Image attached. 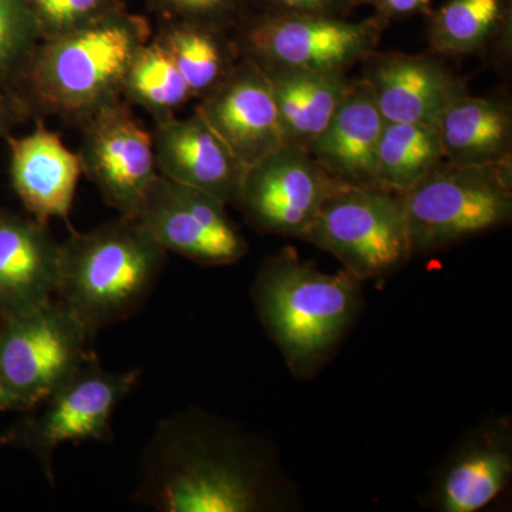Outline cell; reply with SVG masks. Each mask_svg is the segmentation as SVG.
Instances as JSON below:
<instances>
[{"label": "cell", "instance_id": "obj_1", "mask_svg": "<svg viewBox=\"0 0 512 512\" xmlns=\"http://www.w3.org/2000/svg\"><path fill=\"white\" fill-rule=\"evenodd\" d=\"M138 500L164 512H264L295 504L291 481L255 437L201 412L165 420Z\"/></svg>", "mask_w": 512, "mask_h": 512}, {"label": "cell", "instance_id": "obj_2", "mask_svg": "<svg viewBox=\"0 0 512 512\" xmlns=\"http://www.w3.org/2000/svg\"><path fill=\"white\" fill-rule=\"evenodd\" d=\"M363 282L345 269L328 274L285 248L262 262L252 286L258 318L298 380L318 375L355 325Z\"/></svg>", "mask_w": 512, "mask_h": 512}, {"label": "cell", "instance_id": "obj_3", "mask_svg": "<svg viewBox=\"0 0 512 512\" xmlns=\"http://www.w3.org/2000/svg\"><path fill=\"white\" fill-rule=\"evenodd\" d=\"M153 33L146 16L123 9L42 40L23 74L19 97L35 119L56 116L82 126L103 107L123 99L128 66Z\"/></svg>", "mask_w": 512, "mask_h": 512}, {"label": "cell", "instance_id": "obj_4", "mask_svg": "<svg viewBox=\"0 0 512 512\" xmlns=\"http://www.w3.org/2000/svg\"><path fill=\"white\" fill-rule=\"evenodd\" d=\"M167 251L136 218L120 215L60 242L57 298L89 335L119 323L147 301Z\"/></svg>", "mask_w": 512, "mask_h": 512}, {"label": "cell", "instance_id": "obj_5", "mask_svg": "<svg viewBox=\"0 0 512 512\" xmlns=\"http://www.w3.org/2000/svg\"><path fill=\"white\" fill-rule=\"evenodd\" d=\"M402 195L413 255L443 251L510 224L512 164L441 161Z\"/></svg>", "mask_w": 512, "mask_h": 512}, {"label": "cell", "instance_id": "obj_6", "mask_svg": "<svg viewBox=\"0 0 512 512\" xmlns=\"http://www.w3.org/2000/svg\"><path fill=\"white\" fill-rule=\"evenodd\" d=\"M302 239L362 282L393 274L414 256L403 195L379 185H336Z\"/></svg>", "mask_w": 512, "mask_h": 512}, {"label": "cell", "instance_id": "obj_7", "mask_svg": "<svg viewBox=\"0 0 512 512\" xmlns=\"http://www.w3.org/2000/svg\"><path fill=\"white\" fill-rule=\"evenodd\" d=\"M384 26L376 16L355 22L339 16L252 12L234 30V40L239 55L264 70L348 73L375 52Z\"/></svg>", "mask_w": 512, "mask_h": 512}, {"label": "cell", "instance_id": "obj_8", "mask_svg": "<svg viewBox=\"0 0 512 512\" xmlns=\"http://www.w3.org/2000/svg\"><path fill=\"white\" fill-rule=\"evenodd\" d=\"M138 369L116 373L104 369L92 353L25 412L8 440L32 451L53 478V454L60 446L111 439V417L138 383Z\"/></svg>", "mask_w": 512, "mask_h": 512}, {"label": "cell", "instance_id": "obj_9", "mask_svg": "<svg viewBox=\"0 0 512 512\" xmlns=\"http://www.w3.org/2000/svg\"><path fill=\"white\" fill-rule=\"evenodd\" d=\"M90 338L69 308L53 299L25 315L0 320V370L32 407L92 355Z\"/></svg>", "mask_w": 512, "mask_h": 512}, {"label": "cell", "instance_id": "obj_10", "mask_svg": "<svg viewBox=\"0 0 512 512\" xmlns=\"http://www.w3.org/2000/svg\"><path fill=\"white\" fill-rule=\"evenodd\" d=\"M136 220L168 252L207 266L231 265L248 252V242L214 195L158 174Z\"/></svg>", "mask_w": 512, "mask_h": 512}, {"label": "cell", "instance_id": "obj_11", "mask_svg": "<svg viewBox=\"0 0 512 512\" xmlns=\"http://www.w3.org/2000/svg\"><path fill=\"white\" fill-rule=\"evenodd\" d=\"M82 128L77 154L83 174L96 185L107 205L123 217H136L158 175L153 133L123 99L94 113Z\"/></svg>", "mask_w": 512, "mask_h": 512}, {"label": "cell", "instance_id": "obj_12", "mask_svg": "<svg viewBox=\"0 0 512 512\" xmlns=\"http://www.w3.org/2000/svg\"><path fill=\"white\" fill-rule=\"evenodd\" d=\"M336 185L305 148L285 144L249 165L235 207L261 232L302 239Z\"/></svg>", "mask_w": 512, "mask_h": 512}, {"label": "cell", "instance_id": "obj_13", "mask_svg": "<svg viewBox=\"0 0 512 512\" xmlns=\"http://www.w3.org/2000/svg\"><path fill=\"white\" fill-rule=\"evenodd\" d=\"M195 111L247 168L286 144L268 74L248 57Z\"/></svg>", "mask_w": 512, "mask_h": 512}, {"label": "cell", "instance_id": "obj_14", "mask_svg": "<svg viewBox=\"0 0 512 512\" xmlns=\"http://www.w3.org/2000/svg\"><path fill=\"white\" fill-rule=\"evenodd\" d=\"M512 477L510 417H494L460 441L431 485L427 505L439 512H477L500 497Z\"/></svg>", "mask_w": 512, "mask_h": 512}, {"label": "cell", "instance_id": "obj_15", "mask_svg": "<svg viewBox=\"0 0 512 512\" xmlns=\"http://www.w3.org/2000/svg\"><path fill=\"white\" fill-rule=\"evenodd\" d=\"M362 79L389 123L436 126L444 110L467 93L466 86L439 59L407 53H372Z\"/></svg>", "mask_w": 512, "mask_h": 512}, {"label": "cell", "instance_id": "obj_16", "mask_svg": "<svg viewBox=\"0 0 512 512\" xmlns=\"http://www.w3.org/2000/svg\"><path fill=\"white\" fill-rule=\"evenodd\" d=\"M151 133L158 174L237 205L247 167L197 111L156 121Z\"/></svg>", "mask_w": 512, "mask_h": 512}, {"label": "cell", "instance_id": "obj_17", "mask_svg": "<svg viewBox=\"0 0 512 512\" xmlns=\"http://www.w3.org/2000/svg\"><path fill=\"white\" fill-rule=\"evenodd\" d=\"M59 271L60 242L47 224L0 210V320L52 302Z\"/></svg>", "mask_w": 512, "mask_h": 512}, {"label": "cell", "instance_id": "obj_18", "mask_svg": "<svg viewBox=\"0 0 512 512\" xmlns=\"http://www.w3.org/2000/svg\"><path fill=\"white\" fill-rule=\"evenodd\" d=\"M35 130L20 137H6L13 190L35 220L69 221L77 183L83 174L79 154L74 153L43 119Z\"/></svg>", "mask_w": 512, "mask_h": 512}, {"label": "cell", "instance_id": "obj_19", "mask_svg": "<svg viewBox=\"0 0 512 512\" xmlns=\"http://www.w3.org/2000/svg\"><path fill=\"white\" fill-rule=\"evenodd\" d=\"M386 120L365 80H353L328 126L305 148L342 185H377V148Z\"/></svg>", "mask_w": 512, "mask_h": 512}, {"label": "cell", "instance_id": "obj_20", "mask_svg": "<svg viewBox=\"0 0 512 512\" xmlns=\"http://www.w3.org/2000/svg\"><path fill=\"white\" fill-rule=\"evenodd\" d=\"M434 127L446 163H511L512 113L507 100L463 94L441 113Z\"/></svg>", "mask_w": 512, "mask_h": 512}, {"label": "cell", "instance_id": "obj_21", "mask_svg": "<svg viewBox=\"0 0 512 512\" xmlns=\"http://www.w3.org/2000/svg\"><path fill=\"white\" fill-rule=\"evenodd\" d=\"M278 107L285 143L306 148L325 130L348 94L352 79L342 72L265 70Z\"/></svg>", "mask_w": 512, "mask_h": 512}, {"label": "cell", "instance_id": "obj_22", "mask_svg": "<svg viewBox=\"0 0 512 512\" xmlns=\"http://www.w3.org/2000/svg\"><path fill=\"white\" fill-rule=\"evenodd\" d=\"M154 37L173 57L192 99L214 92L241 59L228 30L198 23L161 22Z\"/></svg>", "mask_w": 512, "mask_h": 512}, {"label": "cell", "instance_id": "obj_23", "mask_svg": "<svg viewBox=\"0 0 512 512\" xmlns=\"http://www.w3.org/2000/svg\"><path fill=\"white\" fill-rule=\"evenodd\" d=\"M510 18L508 0H447L427 12V40L436 55H473Z\"/></svg>", "mask_w": 512, "mask_h": 512}, {"label": "cell", "instance_id": "obj_24", "mask_svg": "<svg viewBox=\"0 0 512 512\" xmlns=\"http://www.w3.org/2000/svg\"><path fill=\"white\" fill-rule=\"evenodd\" d=\"M443 161L439 134L429 124H384L377 148L376 184L404 194Z\"/></svg>", "mask_w": 512, "mask_h": 512}, {"label": "cell", "instance_id": "obj_25", "mask_svg": "<svg viewBox=\"0 0 512 512\" xmlns=\"http://www.w3.org/2000/svg\"><path fill=\"white\" fill-rule=\"evenodd\" d=\"M123 100L130 106L146 110L156 121L171 119L192 100L190 89L173 57L154 33L146 45L138 49L128 66Z\"/></svg>", "mask_w": 512, "mask_h": 512}, {"label": "cell", "instance_id": "obj_26", "mask_svg": "<svg viewBox=\"0 0 512 512\" xmlns=\"http://www.w3.org/2000/svg\"><path fill=\"white\" fill-rule=\"evenodd\" d=\"M40 42L42 37L26 0H0V87L18 94Z\"/></svg>", "mask_w": 512, "mask_h": 512}, {"label": "cell", "instance_id": "obj_27", "mask_svg": "<svg viewBox=\"0 0 512 512\" xmlns=\"http://www.w3.org/2000/svg\"><path fill=\"white\" fill-rule=\"evenodd\" d=\"M26 3L42 40L66 35L127 9L126 0H26Z\"/></svg>", "mask_w": 512, "mask_h": 512}, {"label": "cell", "instance_id": "obj_28", "mask_svg": "<svg viewBox=\"0 0 512 512\" xmlns=\"http://www.w3.org/2000/svg\"><path fill=\"white\" fill-rule=\"evenodd\" d=\"M161 22L198 23L231 32L254 12L252 0H143Z\"/></svg>", "mask_w": 512, "mask_h": 512}, {"label": "cell", "instance_id": "obj_29", "mask_svg": "<svg viewBox=\"0 0 512 512\" xmlns=\"http://www.w3.org/2000/svg\"><path fill=\"white\" fill-rule=\"evenodd\" d=\"M259 12L348 18L357 0H252Z\"/></svg>", "mask_w": 512, "mask_h": 512}, {"label": "cell", "instance_id": "obj_30", "mask_svg": "<svg viewBox=\"0 0 512 512\" xmlns=\"http://www.w3.org/2000/svg\"><path fill=\"white\" fill-rule=\"evenodd\" d=\"M430 3L431 0H357V6L366 5L375 10L376 18L382 20L384 25L392 20L427 13Z\"/></svg>", "mask_w": 512, "mask_h": 512}, {"label": "cell", "instance_id": "obj_31", "mask_svg": "<svg viewBox=\"0 0 512 512\" xmlns=\"http://www.w3.org/2000/svg\"><path fill=\"white\" fill-rule=\"evenodd\" d=\"M28 107L18 94L0 87V138L9 137L19 124L28 120Z\"/></svg>", "mask_w": 512, "mask_h": 512}, {"label": "cell", "instance_id": "obj_32", "mask_svg": "<svg viewBox=\"0 0 512 512\" xmlns=\"http://www.w3.org/2000/svg\"><path fill=\"white\" fill-rule=\"evenodd\" d=\"M29 406L10 387L8 380L0 370V413L2 412H25Z\"/></svg>", "mask_w": 512, "mask_h": 512}]
</instances>
